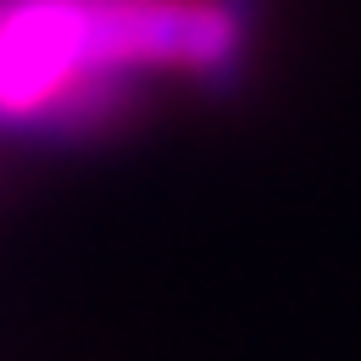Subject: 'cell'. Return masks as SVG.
<instances>
[{
	"label": "cell",
	"mask_w": 361,
	"mask_h": 361,
	"mask_svg": "<svg viewBox=\"0 0 361 361\" xmlns=\"http://www.w3.org/2000/svg\"><path fill=\"white\" fill-rule=\"evenodd\" d=\"M262 0H0V134L100 139L156 78L233 94Z\"/></svg>",
	"instance_id": "1"
}]
</instances>
